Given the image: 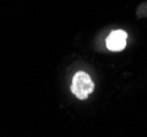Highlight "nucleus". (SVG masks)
<instances>
[{
	"label": "nucleus",
	"instance_id": "1",
	"mask_svg": "<svg viewBox=\"0 0 147 137\" xmlns=\"http://www.w3.org/2000/svg\"><path fill=\"white\" fill-rule=\"evenodd\" d=\"M70 89H71V92L78 99L85 100L89 97V94L92 93L94 89V83L87 73L78 71L74 76Z\"/></svg>",
	"mask_w": 147,
	"mask_h": 137
},
{
	"label": "nucleus",
	"instance_id": "2",
	"mask_svg": "<svg viewBox=\"0 0 147 137\" xmlns=\"http://www.w3.org/2000/svg\"><path fill=\"white\" fill-rule=\"evenodd\" d=\"M127 34L123 30L112 31L107 38V47L112 52H121L125 48Z\"/></svg>",
	"mask_w": 147,
	"mask_h": 137
},
{
	"label": "nucleus",
	"instance_id": "3",
	"mask_svg": "<svg viewBox=\"0 0 147 137\" xmlns=\"http://www.w3.org/2000/svg\"><path fill=\"white\" fill-rule=\"evenodd\" d=\"M136 15L138 19H143V18H146L147 17V2H143L141 3L137 10H136Z\"/></svg>",
	"mask_w": 147,
	"mask_h": 137
}]
</instances>
